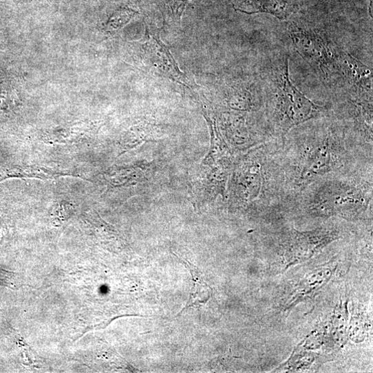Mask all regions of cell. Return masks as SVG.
Wrapping results in <instances>:
<instances>
[{"label":"cell","instance_id":"52a82bcc","mask_svg":"<svg viewBox=\"0 0 373 373\" xmlns=\"http://www.w3.org/2000/svg\"><path fill=\"white\" fill-rule=\"evenodd\" d=\"M235 9L252 14L266 13L279 19H286L295 8V0H231Z\"/></svg>","mask_w":373,"mask_h":373},{"label":"cell","instance_id":"7a4b0ae2","mask_svg":"<svg viewBox=\"0 0 373 373\" xmlns=\"http://www.w3.org/2000/svg\"><path fill=\"white\" fill-rule=\"evenodd\" d=\"M138 47L139 63L147 74L172 81L191 90L196 87L195 83L180 71L158 31L147 26L145 36L138 42Z\"/></svg>","mask_w":373,"mask_h":373},{"label":"cell","instance_id":"4fadbf2b","mask_svg":"<svg viewBox=\"0 0 373 373\" xmlns=\"http://www.w3.org/2000/svg\"><path fill=\"white\" fill-rule=\"evenodd\" d=\"M164 1H167L169 3V6L172 14L175 15V17L180 19L189 0H164Z\"/></svg>","mask_w":373,"mask_h":373},{"label":"cell","instance_id":"ba28073f","mask_svg":"<svg viewBox=\"0 0 373 373\" xmlns=\"http://www.w3.org/2000/svg\"><path fill=\"white\" fill-rule=\"evenodd\" d=\"M103 180L107 191L116 189L142 186L148 179L146 177L145 164L113 168L103 174Z\"/></svg>","mask_w":373,"mask_h":373},{"label":"cell","instance_id":"8fae6325","mask_svg":"<svg viewBox=\"0 0 373 373\" xmlns=\"http://www.w3.org/2000/svg\"><path fill=\"white\" fill-rule=\"evenodd\" d=\"M89 129L87 127H76L56 132L50 136L47 140L54 145H71L79 143L87 136Z\"/></svg>","mask_w":373,"mask_h":373},{"label":"cell","instance_id":"30bf717a","mask_svg":"<svg viewBox=\"0 0 373 373\" xmlns=\"http://www.w3.org/2000/svg\"><path fill=\"white\" fill-rule=\"evenodd\" d=\"M173 255L180 260L186 268H188L192 275L193 288L185 308L178 314L180 315L183 311L190 308H199L206 304L212 296V288L206 283L204 274L195 265L189 261L178 257L175 254Z\"/></svg>","mask_w":373,"mask_h":373},{"label":"cell","instance_id":"3957f363","mask_svg":"<svg viewBox=\"0 0 373 373\" xmlns=\"http://www.w3.org/2000/svg\"><path fill=\"white\" fill-rule=\"evenodd\" d=\"M368 200L356 185L343 182H330L321 186L309 202V210L319 216L342 215L359 213Z\"/></svg>","mask_w":373,"mask_h":373},{"label":"cell","instance_id":"9c48e42d","mask_svg":"<svg viewBox=\"0 0 373 373\" xmlns=\"http://www.w3.org/2000/svg\"><path fill=\"white\" fill-rule=\"evenodd\" d=\"M71 176L82 178L71 172L43 165H16L6 169L0 173V182L10 178H34L47 180Z\"/></svg>","mask_w":373,"mask_h":373},{"label":"cell","instance_id":"277c9868","mask_svg":"<svg viewBox=\"0 0 373 373\" xmlns=\"http://www.w3.org/2000/svg\"><path fill=\"white\" fill-rule=\"evenodd\" d=\"M265 180L264 169L256 156L247 155L235 168L231 180L232 196L242 205L254 202L264 189Z\"/></svg>","mask_w":373,"mask_h":373},{"label":"cell","instance_id":"6da1fadb","mask_svg":"<svg viewBox=\"0 0 373 373\" xmlns=\"http://www.w3.org/2000/svg\"><path fill=\"white\" fill-rule=\"evenodd\" d=\"M275 100V118L284 133L295 126L317 118L321 108L299 92L291 83L288 59L279 76Z\"/></svg>","mask_w":373,"mask_h":373},{"label":"cell","instance_id":"5b68a950","mask_svg":"<svg viewBox=\"0 0 373 373\" xmlns=\"http://www.w3.org/2000/svg\"><path fill=\"white\" fill-rule=\"evenodd\" d=\"M339 150L329 138L307 147L299 162V184L304 186L336 167Z\"/></svg>","mask_w":373,"mask_h":373},{"label":"cell","instance_id":"8992f818","mask_svg":"<svg viewBox=\"0 0 373 373\" xmlns=\"http://www.w3.org/2000/svg\"><path fill=\"white\" fill-rule=\"evenodd\" d=\"M290 36L296 49L303 58L321 67L328 66L330 54L318 35L311 31L293 27Z\"/></svg>","mask_w":373,"mask_h":373},{"label":"cell","instance_id":"7c38bea8","mask_svg":"<svg viewBox=\"0 0 373 373\" xmlns=\"http://www.w3.org/2000/svg\"><path fill=\"white\" fill-rule=\"evenodd\" d=\"M136 13L131 10L123 9L117 12L110 19L109 28L119 29L126 25Z\"/></svg>","mask_w":373,"mask_h":373}]
</instances>
